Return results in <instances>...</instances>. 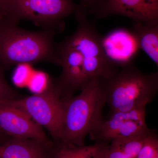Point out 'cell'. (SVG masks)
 Segmentation results:
<instances>
[{
	"label": "cell",
	"instance_id": "cell-1",
	"mask_svg": "<svg viewBox=\"0 0 158 158\" xmlns=\"http://www.w3.org/2000/svg\"><path fill=\"white\" fill-rule=\"evenodd\" d=\"M56 34L43 30L28 31L16 24L0 21V65L6 69L18 64L45 62L60 66Z\"/></svg>",
	"mask_w": 158,
	"mask_h": 158
},
{
	"label": "cell",
	"instance_id": "cell-2",
	"mask_svg": "<svg viewBox=\"0 0 158 158\" xmlns=\"http://www.w3.org/2000/svg\"><path fill=\"white\" fill-rule=\"evenodd\" d=\"M100 77L89 80L76 96L61 99L62 107V139L76 145H85L86 136L104 121L106 99L99 85Z\"/></svg>",
	"mask_w": 158,
	"mask_h": 158
},
{
	"label": "cell",
	"instance_id": "cell-3",
	"mask_svg": "<svg viewBox=\"0 0 158 158\" xmlns=\"http://www.w3.org/2000/svg\"><path fill=\"white\" fill-rule=\"evenodd\" d=\"M99 85L109 107V114L128 111L152 101L158 92V72L143 73L134 62L119 69Z\"/></svg>",
	"mask_w": 158,
	"mask_h": 158
},
{
	"label": "cell",
	"instance_id": "cell-4",
	"mask_svg": "<svg viewBox=\"0 0 158 158\" xmlns=\"http://www.w3.org/2000/svg\"><path fill=\"white\" fill-rule=\"evenodd\" d=\"M74 14L78 23L76 31L62 40L81 54L88 81L94 77L106 79L113 76L119 68L112 64L105 55L102 35L79 7Z\"/></svg>",
	"mask_w": 158,
	"mask_h": 158
},
{
	"label": "cell",
	"instance_id": "cell-5",
	"mask_svg": "<svg viewBox=\"0 0 158 158\" xmlns=\"http://www.w3.org/2000/svg\"><path fill=\"white\" fill-rule=\"evenodd\" d=\"M12 14L17 23L30 21L41 30L55 34L64 31V19L74 14L79 6L73 0H10Z\"/></svg>",
	"mask_w": 158,
	"mask_h": 158
},
{
	"label": "cell",
	"instance_id": "cell-6",
	"mask_svg": "<svg viewBox=\"0 0 158 158\" xmlns=\"http://www.w3.org/2000/svg\"><path fill=\"white\" fill-rule=\"evenodd\" d=\"M22 110L47 130L54 141L62 139V107L53 82L39 93L2 103Z\"/></svg>",
	"mask_w": 158,
	"mask_h": 158
},
{
	"label": "cell",
	"instance_id": "cell-7",
	"mask_svg": "<svg viewBox=\"0 0 158 158\" xmlns=\"http://www.w3.org/2000/svg\"><path fill=\"white\" fill-rule=\"evenodd\" d=\"M146 106L128 111L117 112L108 115L98 128L89 135L95 142H110L117 138H135L151 130L146 122Z\"/></svg>",
	"mask_w": 158,
	"mask_h": 158
},
{
	"label": "cell",
	"instance_id": "cell-8",
	"mask_svg": "<svg viewBox=\"0 0 158 158\" xmlns=\"http://www.w3.org/2000/svg\"><path fill=\"white\" fill-rule=\"evenodd\" d=\"M56 49L62 71L53 82L60 98L71 97L89 81L85 76L84 59L79 51L63 40L56 44Z\"/></svg>",
	"mask_w": 158,
	"mask_h": 158
},
{
	"label": "cell",
	"instance_id": "cell-9",
	"mask_svg": "<svg viewBox=\"0 0 158 158\" xmlns=\"http://www.w3.org/2000/svg\"><path fill=\"white\" fill-rule=\"evenodd\" d=\"M94 14L99 18L123 15L133 21L155 25L158 24V0H105Z\"/></svg>",
	"mask_w": 158,
	"mask_h": 158
},
{
	"label": "cell",
	"instance_id": "cell-10",
	"mask_svg": "<svg viewBox=\"0 0 158 158\" xmlns=\"http://www.w3.org/2000/svg\"><path fill=\"white\" fill-rule=\"evenodd\" d=\"M0 128L12 138L31 139L51 144L42 127L22 110L0 104Z\"/></svg>",
	"mask_w": 158,
	"mask_h": 158
},
{
	"label": "cell",
	"instance_id": "cell-11",
	"mask_svg": "<svg viewBox=\"0 0 158 158\" xmlns=\"http://www.w3.org/2000/svg\"><path fill=\"white\" fill-rule=\"evenodd\" d=\"M102 45L109 61L119 69L133 63L139 50L131 31L123 28L102 36Z\"/></svg>",
	"mask_w": 158,
	"mask_h": 158
},
{
	"label": "cell",
	"instance_id": "cell-12",
	"mask_svg": "<svg viewBox=\"0 0 158 158\" xmlns=\"http://www.w3.org/2000/svg\"><path fill=\"white\" fill-rule=\"evenodd\" d=\"M51 144L31 139L11 138L0 144V158H51Z\"/></svg>",
	"mask_w": 158,
	"mask_h": 158
},
{
	"label": "cell",
	"instance_id": "cell-13",
	"mask_svg": "<svg viewBox=\"0 0 158 158\" xmlns=\"http://www.w3.org/2000/svg\"><path fill=\"white\" fill-rule=\"evenodd\" d=\"M109 143L95 142L93 145H76L59 140L51 146V158H108Z\"/></svg>",
	"mask_w": 158,
	"mask_h": 158
},
{
	"label": "cell",
	"instance_id": "cell-14",
	"mask_svg": "<svg viewBox=\"0 0 158 158\" xmlns=\"http://www.w3.org/2000/svg\"><path fill=\"white\" fill-rule=\"evenodd\" d=\"M139 50L143 51L158 67V24L148 25L133 21L131 30Z\"/></svg>",
	"mask_w": 158,
	"mask_h": 158
},
{
	"label": "cell",
	"instance_id": "cell-15",
	"mask_svg": "<svg viewBox=\"0 0 158 158\" xmlns=\"http://www.w3.org/2000/svg\"><path fill=\"white\" fill-rule=\"evenodd\" d=\"M150 133L130 138H117L110 141L108 158H136Z\"/></svg>",
	"mask_w": 158,
	"mask_h": 158
},
{
	"label": "cell",
	"instance_id": "cell-16",
	"mask_svg": "<svg viewBox=\"0 0 158 158\" xmlns=\"http://www.w3.org/2000/svg\"><path fill=\"white\" fill-rule=\"evenodd\" d=\"M154 129L146 138L136 158H158V137Z\"/></svg>",
	"mask_w": 158,
	"mask_h": 158
},
{
	"label": "cell",
	"instance_id": "cell-17",
	"mask_svg": "<svg viewBox=\"0 0 158 158\" xmlns=\"http://www.w3.org/2000/svg\"><path fill=\"white\" fill-rule=\"evenodd\" d=\"M5 69L0 65V104L22 97L21 95L7 81L5 76Z\"/></svg>",
	"mask_w": 158,
	"mask_h": 158
},
{
	"label": "cell",
	"instance_id": "cell-18",
	"mask_svg": "<svg viewBox=\"0 0 158 158\" xmlns=\"http://www.w3.org/2000/svg\"><path fill=\"white\" fill-rule=\"evenodd\" d=\"M2 20L17 24L13 18L10 0H0V21Z\"/></svg>",
	"mask_w": 158,
	"mask_h": 158
},
{
	"label": "cell",
	"instance_id": "cell-19",
	"mask_svg": "<svg viewBox=\"0 0 158 158\" xmlns=\"http://www.w3.org/2000/svg\"><path fill=\"white\" fill-rule=\"evenodd\" d=\"M105 0H81L79 5L80 9L87 15L89 12L94 13L101 6Z\"/></svg>",
	"mask_w": 158,
	"mask_h": 158
},
{
	"label": "cell",
	"instance_id": "cell-20",
	"mask_svg": "<svg viewBox=\"0 0 158 158\" xmlns=\"http://www.w3.org/2000/svg\"><path fill=\"white\" fill-rule=\"evenodd\" d=\"M3 133H4V132H3V131L1 129V128H0V137H1V136L3 135Z\"/></svg>",
	"mask_w": 158,
	"mask_h": 158
}]
</instances>
